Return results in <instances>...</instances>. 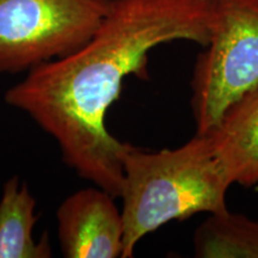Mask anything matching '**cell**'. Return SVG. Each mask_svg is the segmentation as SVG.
I'll list each match as a JSON object with an SVG mask.
<instances>
[{"label":"cell","instance_id":"cell-1","mask_svg":"<svg viewBox=\"0 0 258 258\" xmlns=\"http://www.w3.org/2000/svg\"><path fill=\"white\" fill-rule=\"evenodd\" d=\"M213 24V0H111L84 46L29 71L4 101L56 141L80 178L117 199L128 143L109 132L106 114L124 79H148V53L160 44L190 41L206 47Z\"/></svg>","mask_w":258,"mask_h":258},{"label":"cell","instance_id":"cell-2","mask_svg":"<svg viewBox=\"0 0 258 258\" xmlns=\"http://www.w3.org/2000/svg\"><path fill=\"white\" fill-rule=\"evenodd\" d=\"M232 183L208 135L195 134L177 148L147 152L128 144L120 198L123 218L122 258H132L139 241L170 221L228 211Z\"/></svg>","mask_w":258,"mask_h":258},{"label":"cell","instance_id":"cell-3","mask_svg":"<svg viewBox=\"0 0 258 258\" xmlns=\"http://www.w3.org/2000/svg\"><path fill=\"white\" fill-rule=\"evenodd\" d=\"M211 38L192 77L196 134L206 135L230 106L258 86V0H213Z\"/></svg>","mask_w":258,"mask_h":258},{"label":"cell","instance_id":"cell-4","mask_svg":"<svg viewBox=\"0 0 258 258\" xmlns=\"http://www.w3.org/2000/svg\"><path fill=\"white\" fill-rule=\"evenodd\" d=\"M111 0H0V74L73 53L101 25Z\"/></svg>","mask_w":258,"mask_h":258},{"label":"cell","instance_id":"cell-5","mask_svg":"<svg viewBox=\"0 0 258 258\" xmlns=\"http://www.w3.org/2000/svg\"><path fill=\"white\" fill-rule=\"evenodd\" d=\"M111 194L80 189L56 211L57 237L66 258H117L123 252V218Z\"/></svg>","mask_w":258,"mask_h":258},{"label":"cell","instance_id":"cell-6","mask_svg":"<svg viewBox=\"0 0 258 258\" xmlns=\"http://www.w3.org/2000/svg\"><path fill=\"white\" fill-rule=\"evenodd\" d=\"M206 135L232 185L258 188V86L234 102Z\"/></svg>","mask_w":258,"mask_h":258},{"label":"cell","instance_id":"cell-7","mask_svg":"<svg viewBox=\"0 0 258 258\" xmlns=\"http://www.w3.org/2000/svg\"><path fill=\"white\" fill-rule=\"evenodd\" d=\"M36 200L17 176L6 180L0 199V258H50L49 234L34 238Z\"/></svg>","mask_w":258,"mask_h":258},{"label":"cell","instance_id":"cell-8","mask_svg":"<svg viewBox=\"0 0 258 258\" xmlns=\"http://www.w3.org/2000/svg\"><path fill=\"white\" fill-rule=\"evenodd\" d=\"M192 244L198 258H258V220L230 209L208 214Z\"/></svg>","mask_w":258,"mask_h":258}]
</instances>
